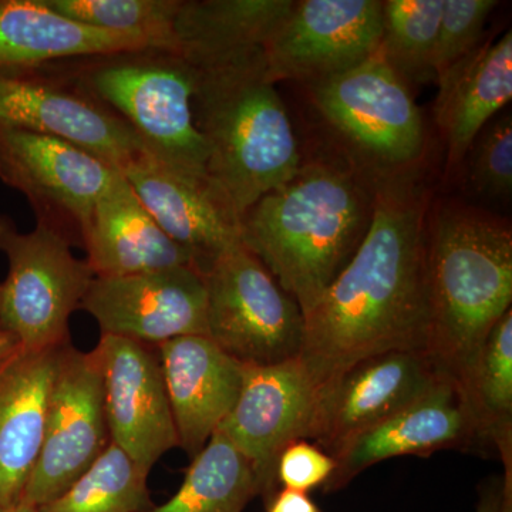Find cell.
<instances>
[{
	"label": "cell",
	"mask_w": 512,
	"mask_h": 512,
	"mask_svg": "<svg viewBox=\"0 0 512 512\" xmlns=\"http://www.w3.org/2000/svg\"><path fill=\"white\" fill-rule=\"evenodd\" d=\"M0 252L9 262L0 282V325L28 352L70 343V318L94 278L86 259L76 258L53 229L36 224L25 234L6 215H0Z\"/></svg>",
	"instance_id": "7"
},
{
	"label": "cell",
	"mask_w": 512,
	"mask_h": 512,
	"mask_svg": "<svg viewBox=\"0 0 512 512\" xmlns=\"http://www.w3.org/2000/svg\"><path fill=\"white\" fill-rule=\"evenodd\" d=\"M109 444L99 353L80 352L70 342L57 367L42 450L20 501L37 508L55 500Z\"/></svg>",
	"instance_id": "11"
},
{
	"label": "cell",
	"mask_w": 512,
	"mask_h": 512,
	"mask_svg": "<svg viewBox=\"0 0 512 512\" xmlns=\"http://www.w3.org/2000/svg\"><path fill=\"white\" fill-rule=\"evenodd\" d=\"M156 348L180 447L194 458L234 409L245 365L208 336H183Z\"/></svg>",
	"instance_id": "19"
},
{
	"label": "cell",
	"mask_w": 512,
	"mask_h": 512,
	"mask_svg": "<svg viewBox=\"0 0 512 512\" xmlns=\"http://www.w3.org/2000/svg\"><path fill=\"white\" fill-rule=\"evenodd\" d=\"M67 74L119 116L150 156L210 178L207 144L192 114L194 67L181 53L147 49L90 57Z\"/></svg>",
	"instance_id": "5"
},
{
	"label": "cell",
	"mask_w": 512,
	"mask_h": 512,
	"mask_svg": "<svg viewBox=\"0 0 512 512\" xmlns=\"http://www.w3.org/2000/svg\"><path fill=\"white\" fill-rule=\"evenodd\" d=\"M335 468V458L322 448L306 440L296 441L279 456L276 480L284 488L308 493L328 483Z\"/></svg>",
	"instance_id": "32"
},
{
	"label": "cell",
	"mask_w": 512,
	"mask_h": 512,
	"mask_svg": "<svg viewBox=\"0 0 512 512\" xmlns=\"http://www.w3.org/2000/svg\"><path fill=\"white\" fill-rule=\"evenodd\" d=\"M429 192L419 171L373 180L362 244L308 312L299 359L320 393L360 360L426 353Z\"/></svg>",
	"instance_id": "1"
},
{
	"label": "cell",
	"mask_w": 512,
	"mask_h": 512,
	"mask_svg": "<svg viewBox=\"0 0 512 512\" xmlns=\"http://www.w3.org/2000/svg\"><path fill=\"white\" fill-rule=\"evenodd\" d=\"M372 210L373 184L339 165L302 163L244 212L241 241L306 313L356 254Z\"/></svg>",
	"instance_id": "2"
},
{
	"label": "cell",
	"mask_w": 512,
	"mask_h": 512,
	"mask_svg": "<svg viewBox=\"0 0 512 512\" xmlns=\"http://www.w3.org/2000/svg\"><path fill=\"white\" fill-rule=\"evenodd\" d=\"M421 350H392L360 360L319 396L311 437L335 457L350 440L409 406L440 380Z\"/></svg>",
	"instance_id": "16"
},
{
	"label": "cell",
	"mask_w": 512,
	"mask_h": 512,
	"mask_svg": "<svg viewBox=\"0 0 512 512\" xmlns=\"http://www.w3.org/2000/svg\"><path fill=\"white\" fill-rule=\"evenodd\" d=\"M18 340L0 325V369L20 352Z\"/></svg>",
	"instance_id": "35"
},
{
	"label": "cell",
	"mask_w": 512,
	"mask_h": 512,
	"mask_svg": "<svg viewBox=\"0 0 512 512\" xmlns=\"http://www.w3.org/2000/svg\"><path fill=\"white\" fill-rule=\"evenodd\" d=\"M477 512H512V468L484 485Z\"/></svg>",
	"instance_id": "33"
},
{
	"label": "cell",
	"mask_w": 512,
	"mask_h": 512,
	"mask_svg": "<svg viewBox=\"0 0 512 512\" xmlns=\"http://www.w3.org/2000/svg\"><path fill=\"white\" fill-rule=\"evenodd\" d=\"M111 443L151 471L180 447L156 346L101 335L96 346Z\"/></svg>",
	"instance_id": "15"
},
{
	"label": "cell",
	"mask_w": 512,
	"mask_h": 512,
	"mask_svg": "<svg viewBox=\"0 0 512 512\" xmlns=\"http://www.w3.org/2000/svg\"><path fill=\"white\" fill-rule=\"evenodd\" d=\"M481 446L473 417L457 382L440 380L433 389L392 417L350 440L336 454V468L323 490L345 487L366 468L389 458L423 456Z\"/></svg>",
	"instance_id": "18"
},
{
	"label": "cell",
	"mask_w": 512,
	"mask_h": 512,
	"mask_svg": "<svg viewBox=\"0 0 512 512\" xmlns=\"http://www.w3.org/2000/svg\"><path fill=\"white\" fill-rule=\"evenodd\" d=\"M66 18L106 32L136 36L156 50L180 53V0H43Z\"/></svg>",
	"instance_id": "29"
},
{
	"label": "cell",
	"mask_w": 512,
	"mask_h": 512,
	"mask_svg": "<svg viewBox=\"0 0 512 512\" xmlns=\"http://www.w3.org/2000/svg\"><path fill=\"white\" fill-rule=\"evenodd\" d=\"M318 403V387L299 357L245 365L237 403L218 431L247 458L268 503L278 493L279 456L292 443L309 440Z\"/></svg>",
	"instance_id": "13"
},
{
	"label": "cell",
	"mask_w": 512,
	"mask_h": 512,
	"mask_svg": "<svg viewBox=\"0 0 512 512\" xmlns=\"http://www.w3.org/2000/svg\"><path fill=\"white\" fill-rule=\"evenodd\" d=\"M379 0H299L265 43L272 83L325 82L375 56L383 29Z\"/></svg>",
	"instance_id": "12"
},
{
	"label": "cell",
	"mask_w": 512,
	"mask_h": 512,
	"mask_svg": "<svg viewBox=\"0 0 512 512\" xmlns=\"http://www.w3.org/2000/svg\"><path fill=\"white\" fill-rule=\"evenodd\" d=\"M467 183L481 197L510 201L512 192L511 111L497 114L485 124L468 148Z\"/></svg>",
	"instance_id": "30"
},
{
	"label": "cell",
	"mask_w": 512,
	"mask_h": 512,
	"mask_svg": "<svg viewBox=\"0 0 512 512\" xmlns=\"http://www.w3.org/2000/svg\"><path fill=\"white\" fill-rule=\"evenodd\" d=\"M0 126L69 141L124 170L147 153L140 138L67 73L0 69Z\"/></svg>",
	"instance_id": "10"
},
{
	"label": "cell",
	"mask_w": 512,
	"mask_h": 512,
	"mask_svg": "<svg viewBox=\"0 0 512 512\" xmlns=\"http://www.w3.org/2000/svg\"><path fill=\"white\" fill-rule=\"evenodd\" d=\"M153 49L136 36L66 18L43 0H0V69H35L53 60Z\"/></svg>",
	"instance_id": "23"
},
{
	"label": "cell",
	"mask_w": 512,
	"mask_h": 512,
	"mask_svg": "<svg viewBox=\"0 0 512 512\" xmlns=\"http://www.w3.org/2000/svg\"><path fill=\"white\" fill-rule=\"evenodd\" d=\"M429 214L426 355L460 386L488 333L511 309V224L454 200Z\"/></svg>",
	"instance_id": "4"
},
{
	"label": "cell",
	"mask_w": 512,
	"mask_h": 512,
	"mask_svg": "<svg viewBox=\"0 0 512 512\" xmlns=\"http://www.w3.org/2000/svg\"><path fill=\"white\" fill-rule=\"evenodd\" d=\"M434 114L447 146L446 177L460 165L488 121L512 99V33L484 42L437 79Z\"/></svg>",
	"instance_id": "22"
},
{
	"label": "cell",
	"mask_w": 512,
	"mask_h": 512,
	"mask_svg": "<svg viewBox=\"0 0 512 512\" xmlns=\"http://www.w3.org/2000/svg\"><path fill=\"white\" fill-rule=\"evenodd\" d=\"M481 447H493L512 468V311L488 333L460 383Z\"/></svg>",
	"instance_id": "25"
},
{
	"label": "cell",
	"mask_w": 512,
	"mask_h": 512,
	"mask_svg": "<svg viewBox=\"0 0 512 512\" xmlns=\"http://www.w3.org/2000/svg\"><path fill=\"white\" fill-rule=\"evenodd\" d=\"M64 346L20 350L0 369V512L20 503L36 466Z\"/></svg>",
	"instance_id": "20"
},
{
	"label": "cell",
	"mask_w": 512,
	"mask_h": 512,
	"mask_svg": "<svg viewBox=\"0 0 512 512\" xmlns=\"http://www.w3.org/2000/svg\"><path fill=\"white\" fill-rule=\"evenodd\" d=\"M202 275L212 342L244 365H275L301 355V306L244 244L222 252Z\"/></svg>",
	"instance_id": "8"
},
{
	"label": "cell",
	"mask_w": 512,
	"mask_h": 512,
	"mask_svg": "<svg viewBox=\"0 0 512 512\" xmlns=\"http://www.w3.org/2000/svg\"><path fill=\"white\" fill-rule=\"evenodd\" d=\"M120 171L69 141L0 126V180L28 198L37 224L83 248L94 207Z\"/></svg>",
	"instance_id": "9"
},
{
	"label": "cell",
	"mask_w": 512,
	"mask_h": 512,
	"mask_svg": "<svg viewBox=\"0 0 512 512\" xmlns=\"http://www.w3.org/2000/svg\"><path fill=\"white\" fill-rule=\"evenodd\" d=\"M495 0H443L434 52L436 79L463 62L484 42V26L497 8Z\"/></svg>",
	"instance_id": "31"
},
{
	"label": "cell",
	"mask_w": 512,
	"mask_h": 512,
	"mask_svg": "<svg viewBox=\"0 0 512 512\" xmlns=\"http://www.w3.org/2000/svg\"><path fill=\"white\" fill-rule=\"evenodd\" d=\"M443 0H386L380 56L409 84L436 79L434 52Z\"/></svg>",
	"instance_id": "28"
},
{
	"label": "cell",
	"mask_w": 512,
	"mask_h": 512,
	"mask_svg": "<svg viewBox=\"0 0 512 512\" xmlns=\"http://www.w3.org/2000/svg\"><path fill=\"white\" fill-rule=\"evenodd\" d=\"M312 96L323 119L370 168V180L419 171L426 130L409 84L380 53L325 82Z\"/></svg>",
	"instance_id": "6"
},
{
	"label": "cell",
	"mask_w": 512,
	"mask_h": 512,
	"mask_svg": "<svg viewBox=\"0 0 512 512\" xmlns=\"http://www.w3.org/2000/svg\"><path fill=\"white\" fill-rule=\"evenodd\" d=\"M194 67L192 114L208 148V175L239 217L302 165L292 121L268 77L262 47L229 50Z\"/></svg>",
	"instance_id": "3"
},
{
	"label": "cell",
	"mask_w": 512,
	"mask_h": 512,
	"mask_svg": "<svg viewBox=\"0 0 512 512\" xmlns=\"http://www.w3.org/2000/svg\"><path fill=\"white\" fill-rule=\"evenodd\" d=\"M150 473L110 441L82 477L55 500L37 507V512L146 511L150 508L147 487Z\"/></svg>",
	"instance_id": "27"
},
{
	"label": "cell",
	"mask_w": 512,
	"mask_h": 512,
	"mask_svg": "<svg viewBox=\"0 0 512 512\" xmlns=\"http://www.w3.org/2000/svg\"><path fill=\"white\" fill-rule=\"evenodd\" d=\"M256 495L251 464L217 431L192 460L177 493L143 512H244Z\"/></svg>",
	"instance_id": "26"
},
{
	"label": "cell",
	"mask_w": 512,
	"mask_h": 512,
	"mask_svg": "<svg viewBox=\"0 0 512 512\" xmlns=\"http://www.w3.org/2000/svg\"><path fill=\"white\" fill-rule=\"evenodd\" d=\"M5 512H37V508L25 503V501H20V503L13 505L12 508H9V510Z\"/></svg>",
	"instance_id": "36"
},
{
	"label": "cell",
	"mask_w": 512,
	"mask_h": 512,
	"mask_svg": "<svg viewBox=\"0 0 512 512\" xmlns=\"http://www.w3.org/2000/svg\"><path fill=\"white\" fill-rule=\"evenodd\" d=\"M292 6L293 0L183 2L177 18L180 53L191 60L264 47Z\"/></svg>",
	"instance_id": "24"
},
{
	"label": "cell",
	"mask_w": 512,
	"mask_h": 512,
	"mask_svg": "<svg viewBox=\"0 0 512 512\" xmlns=\"http://www.w3.org/2000/svg\"><path fill=\"white\" fill-rule=\"evenodd\" d=\"M83 248L87 264L97 278L146 274L180 266L198 269L195 255L158 227L121 173L97 201L84 234Z\"/></svg>",
	"instance_id": "21"
},
{
	"label": "cell",
	"mask_w": 512,
	"mask_h": 512,
	"mask_svg": "<svg viewBox=\"0 0 512 512\" xmlns=\"http://www.w3.org/2000/svg\"><path fill=\"white\" fill-rule=\"evenodd\" d=\"M120 173L158 227L195 255L201 274L222 252L242 244L241 217L211 178L181 173L148 153Z\"/></svg>",
	"instance_id": "17"
},
{
	"label": "cell",
	"mask_w": 512,
	"mask_h": 512,
	"mask_svg": "<svg viewBox=\"0 0 512 512\" xmlns=\"http://www.w3.org/2000/svg\"><path fill=\"white\" fill-rule=\"evenodd\" d=\"M266 512H320V510L308 493L284 488L269 501Z\"/></svg>",
	"instance_id": "34"
},
{
	"label": "cell",
	"mask_w": 512,
	"mask_h": 512,
	"mask_svg": "<svg viewBox=\"0 0 512 512\" xmlns=\"http://www.w3.org/2000/svg\"><path fill=\"white\" fill-rule=\"evenodd\" d=\"M80 309L99 323L101 335L158 346L183 336H207V286L192 266L146 274L97 278Z\"/></svg>",
	"instance_id": "14"
}]
</instances>
